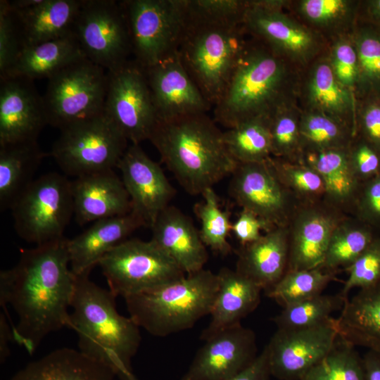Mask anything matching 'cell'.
<instances>
[{
  "label": "cell",
  "instance_id": "obj_46",
  "mask_svg": "<svg viewBox=\"0 0 380 380\" xmlns=\"http://www.w3.org/2000/svg\"><path fill=\"white\" fill-rule=\"evenodd\" d=\"M187 14L213 21L243 23L248 1L184 0Z\"/></svg>",
  "mask_w": 380,
  "mask_h": 380
},
{
  "label": "cell",
  "instance_id": "obj_22",
  "mask_svg": "<svg viewBox=\"0 0 380 380\" xmlns=\"http://www.w3.org/2000/svg\"><path fill=\"white\" fill-rule=\"evenodd\" d=\"M74 215L80 225L128 214L129 196L113 170L77 177L72 181Z\"/></svg>",
  "mask_w": 380,
  "mask_h": 380
},
{
  "label": "cell",
  "instance_id": "obj_10",
  "mask_svg": "<svg viewBox=\"0 0 380 380\" xmlns=\"http://www.w3.org/2000/svg\"><path fill=\"white\" fill-rule=\"evenodd\" d=\"M109 291L124 298L184 277L186 274L153 241L126 239L99 265Z\"/></svg>",
  "mask_w": 380,
  "mask_h": 380
},
{
  "label": "cell",
  "instance_id": "obj_16",
  "mask_svg": "<svg viewBox=\"0 0 380 380\" xmlns=\"http://www.w3.org/2000/svg\"><path fill=\"white\" fill-rule=\"evenodd\" d=\"M204 341L181 380H225L246 369L258 355L255 333L241 324Z\"/></svg>",
  "mask_w": 380,
  "mask_h": 380
},
{
  "label": "cell",
  "instance_id": "obj_35",
  "mask_svg": "<svg viewBox=\"0 0 380 380\" xmlns=\"http://www.w3.org/2000/svg\"><path fill=\"white\" fill-rule=\"evenodd\" d=\"M223 140L239 163L267 160L272 157L270 115L254 117L227 129Z\"/></svg>",
  "mask_w": 380,
  "mask_h": 380
},
{
  "label": "cell",
  "instance_id": "obj_56",
  "mask_svg": "<svg viewBox=\"0 0 380 380\" xmlns=\"http://www.w3.org/2000/svg\"><path fill=\"white\" fill-rule=\"evenodd\" d=\"M343 340L355 346H362L380 353V341L362 336L350 337Z\"/></svg>",
  "mask_w": 380,
  "mask_h": 380
},
{
  "label": "cell",
  "instance_id": "obj_12",
  "mask_svg": "<svg viewBox=\"0 0 380 380\" xmlns=\"http://www.w3.org/2000/svg\"><path fill=\"white\" fill-rule=\"evenodd\" d=\"M72 33L86 58L106 71L129 61L132 45L122 1L82 0Z\"/></svg>",
  "mask_w": 380,
  "mask_h": 380
},
{
  "label": "cell",
  "instance_id": "obj_4",
  "mask_svg": "<svg viewBox=\"0 0 380 380\" xmlns=\"http://www.w3.org/2000/svg\"><path fill=\"white\" fill-rule=\"evenodd\" d=\"M262 43H247L213 107V120L227 129L254 117L270 115L286 101L289 72L285 58Z\"/></svg>",
  "mask_w": 380,
  "mask_h": 380
},
{
  "label": "cell",
  "instance_id": "obj_21",
  "mask_svg": "<svg viewBox=\"0 0 380 380\" xmlns=\"http://www.w3.org/2000/svg\"><path fill=\"white\" fill-rule=\"evenodd\" d=\"M243 25L273 51L284 58L306 63L317 51V41L308 28L293 20L281 10L248 1Z\"/></svg>",
  "mask_w": 380,
  "mask_h": 380
},
{
  "label": "cell",
  "instance_id": "obj_5",
  "mask_svg": "<svg viewBox=\"0 0 380 380\" xmlns=\"http://www.w3.org/2000/svg\"><path fill=\"white\" fill-rule=\"evenodd\" d=\"M243 23L191 16L184 6L178 54L185 70L214 107L221 98L247 42Z\"/></svg>",
  "mask_w": 380,
  "mask_h": 380
},
{
  "label": "cell",
  "instance_id": "obj_24",
  "mask_svg": "<svg viewBox=\"0 0 380 380\" xmlns=\"http://www.w3.org/2000/svg\"><path fill=\"white\" fill-rule=\"evenodd\" d=\"M144 222L132 212L96 221L82 233L68 240L70 269L75 276L89 274L103 257L126 240Z\"/></svg>",
  "mask_w": 380,
  "mask_h": 380
},
{
  "label": "cell",
  "instance_id": "obj_45",
  "mask_svg": "<svg viewBox=\"0 0 380 380\" xmlns=\"http://www.w3.org/2000/svg\"><path fill=\"white\" fill-rule=\"evenodd\" d=\"M346 271L348 276L340 292L345 299L353 289H366L380 281V234Z\"/></svg>",
  "mask_w": 380,
  "mask_h": 380
},
{
  "label": "cell",
  "instance_id": "obj_25",
  "mask_svg": "<svg viewBox=\"0 0 380 380\" xmlns=\"http://www.w3.org/2000/svg\"><path fill=\"white\" fill-rule=\"evenodd\" d=\"M236 270L266 291L286 272L289 240L287 226L275 227L255 241L241 246Z\"/></svg>",
  "mask_w": 380,
  "mask_h": 380
},
{
  "label": "cell",
  "instance_id": "obj_39",
  "mask_svg": "<svg viewBox=\"0 0 380 380\" xmlns=\"http://www.w3.org/2000/svg\"><path fill=\"white\" fill-rule=\"evenodd\" d=\"M201 195L203 201L194 205V211L201 222L199 233L202 241L214 252L227 255L232 251L228 241L232 223L230 213L221 208L213 188L207 189Z\"/></svg>",
  "mask_w": 380,
  "mask_h": 380
},
{
  "label": "cell",
  "instance_id": "obj_40",
  "mask_svg": "<svg viewBox=\"0 0 380 380\" xmlns=\"http://www.w3.org/2000/svg\"><path fill=\"white\" fill-rule=\"evenodd\" d=\"M345 298L338 294H319L283 308L273 321L277 329L312 327L331 319L341 310Z\"/></svg>",
  "mask_w": 380,
  "mask_h": 380
},
{
  "label": "cell",
  "instance_id": "obj_48",
  "mask_svg": "<svg viewBox=\"0 0 380 380\" xmlns=\"http://www.w3.org/2000/svg\"><path fill=\"white\" fill-rule=\"evenodd\" d=\"M21 46L8 1H0V77L13 65Z\"/></svg>",
  "mask_w": 380,
  "mask_h": 380
},
{
  "label": "cell",
  "instance_id": "obj_43",
  "mask_svg": "<svg viewBox=\"0 0 380 380\" xmlns=\"http://www.w3.org/2000/svg\"><path fill=\"white\" fill-rule=\"evenodd\" d=\"M270 161L281 181L300 204L323 201L324 184L315 169L304 163H291L274 157Z\"/></svg>",
  "mask_w": 380,
  "mask_h": 380
},
{
  "label": "cell",
  "instance_id": "obj_11",
  "mask_svg": "<svg viewBox=\"0 0 380 380\" xmlns=\"http://www.w3.org/2000/svg\"><path fill=\"white\" fill-rule=\"evenodd\" d=\"M132 53L142 68L177 53L184 23V0H125Z\"/></svg>",
  "mask_w": 380,
  "mask_h": 380
},
{
  "label": "cell",
  "instance_id": "obj_26",
  "mask_svg": "<svg viewBox=\"0 0 380 380\" xmlns=\"http://www.w3.org/2000/svg\"><path fill=\"white\" fill-rule=\"evenodd\" d=\"M82 2V0H42L27 9L10 8L21 49L72 34Z\"/></svg>",
  "mask_w": 380,
  "mask_h": 380
},
{
  "label": "cell",
  "instance_id": "obj_33",
  "mask_svg": "<svg viewBox=\"0 0 380 380\" xmlns=\"http://www.w3.org/2000/svg\"><path fill=\"white\" fill-rule=\"evenodd\" d=\"M335 319L342 339L362 336L380 341V281L348 297Z\"/></svg>",
  "mask_w": 380,
  "mask_h": 380
},
{
  "label": "cell",
  "instance_id": "obj_1",
  "mask_svg": "<svg viewBox=\"0 0 380 380\" xmlns=\"http://www.w3.org/2000/svg\"><path fill=\"white\" fill-rule=\"evenodd\" d=\"M65 237L21 251L18 264L0 273V303L15 310L13 340L32 355L50 333L69 327L76 277Z\"/></svg>",
  "mask_w": 380,
  "mask_h": 380
},
{
  "label": "cell",
  "instance_id": "obj_52",
  "mask_svg": "<svg viewBox=\"0 0 380 380\" xmlns=\"http://www.w3.org/2000/svg\"><path fill=\"white\" fill-rule=\"evenodd\" d=\"M272 228L253 213L241 209L236 220L232 223L231 230L243 246L258 240L262 235V231L266 232Z\"/></svg>",
  "mask_w": 380,
  "mask_h": 380
},
{
  "label": "cell",
  "instance_id": "obj_54",
  "mask_svg": "<svg viewBox=\"0 0 380 380\" xmlns=\"http://www.w3.org/2000/svg\"><path fill=\"white\" fill-rule=\"evenodd\" d=\"M362 357L366 380H380V353L368 349Z\"/></svg>",
  "mask_w": 380,
  "mask_h": 380
},
{
  "label": "cell",
  "instance_id": "obj_50",
  "mask_svg": "<svg viewBox=\"0 0 380 380\" xmlns=\"http://www.w3.org/2000/svg\"><path fill=\"white\" fill-rule=\"evenodd\" d=\"M348 153L351 169L360 182L380 174V156L358 136L353 138Z\"/></svg>",
  "mask_w": 380,
  "mask_h": 380
},
{
  "label": "cell",
  "instance_id": "obj_2",
  "mask_svg": "<svg viewBox=\"0 0 380 380\" xmlns=\"http://www.w3.org/2000/svg\"><path fill=\"white\" fill-rule=\"evenodd\" d=\"M148 140L191 195L213 188L239 164L224 144L223 132L206 113L158 119Z\"/></svg>",
  "mask_w": 380,
  "mask_h": 380
},
{
  "label": "cell",
  "instance_id": "obj_9",
  "mask_svg": "<svg viewBox=\"0 0 380 380\" xmlns=\"http://www.w3.org/2000/svg\"><path fill=\"white\" fill-rule=\"evenodd\" d=\"M127 141L103 113L61 130L50 155L64 173L77 178L113 170Z\"/></svg>",
  "mask_w": 380,
  "mask_h": 380
},
{
  "label": "cell",
  "instance_id": "obj_47",
  "mask_svg": "<svg viewBox=\"0 0 380 380\" xmlns=\"http://www.w3.org/2000/svg\"><path fill=\"white\" fill-rule=\"evenodd\" d=\"M349 215L380 233V174L360 183Z\"/></svg>",
  "mask_w": 380,
  "mask_h": 380
},
{
  "label": "cell",
  "instance_id": "obj_23",
  "mask_svg": "<svg viewBox=\"0 0 380 380\" xmlns=\"http://www.w3.org/2000/svg\"><path fill=\"white\" fill-rule=\"evenodd\" d=\"M153 241L186 274L204 269L208 253L191 220L179 209L169 205L157 217Z\"/></svg>",
  "mask_w": 380,
  "mask_h": 380
},
{
  "label": "cell",
  "instance_id": "obj_8",
  "mask_svg": "<svg viewBox=\"0 0 380 380\" xmlns=\"http://www.w3.org/2000/svg\"><path fill=\"white\" fill-rule=\"evenodd\" d=\"M108 72L87 58L48 79L43 100L47 123L60 130L103 113Z\"/></svg>",
  "mask_w": 380,
  "mask_h": 380
},
{
  "label": "cell",
  "instance_id": "obj_32",
  "mask_svg": "<svg viewBox=\"0 0 380 380\" xmlns=\"http://www.w3.org/2000/svg\"><path fill=\"white\" fill-rule=\"evenodd\" d=\"M307 98L311 110L324 113L350 127L355 134L352 120L353 95L336 77L328 60L318 61L312 68L307 82Z\"/></svg>",
  "mask_w": 380,
  "mask_h": 380
},
{
  "label": "cell",
  "instance_id": "obj_27",
  "mask_svg": "<svg viewBox=\"0 0 380 380\" xmlns=\"http://www.w3.org/2000/svg\"><path fill=\"white\" fill-rule=\"evenodd\" d=\"M218 289L210 313V321L201 339L241 324L260 302L262 290L236 270L222 267L217 273Z\"/></svg>",
  "mask_w": 380,
  "mask_h": 380
},
{
  "label": "cell",
  "instance_id": "obj_42",
  "mask_svg": "<svg viewBox=\"0 0 380 380\" xmlns=\"http://www.w3.org/2000/svg\"><path fill=\"white\" fill-rule=\"evenodd\" d=\"M355 347L340 338L300 380H366L362 357Z\"/></svg>",
  "mask_w": 380,
  "mask_h": 380
},
{
  "label": "cell",
  "instance_id": "obj_6",
  "mask_svg": "<svg viewBox=\"0 0 380 380\" xmlns=\"http://www.w3.org/2000/svg\"><path fill=\"white\" fill-rule=\"evenodd\" d=\"M218 277L202 270L125 298L129 317L150 334L165 337L193 327L210 315Z\"/></svg>",
  "mask_w": 380,
  "mask_h": 380
},
{
  "label": "cell",
  "instance_id": "obj_13",
  "mask_svg": "<svg viewBox=\"0 0 380 380\" xmlns=\"http://www.w3.org/2000/svg\"><path fill=\"white\" fill-rule=\"evenodd\" d=\"M108 72L103 114L132 144L148 139L157 115L144 69L134 60Z\"/></svg>",
  "mask_w": 380,
  "mask_h": 380
},
{
  "label": "cell",
  "instance_id": "obj_20",
  "mask_svg": "<svg viewBox=\"0 0 380 380\" xmlns=\"http://www.w3.org/2000/svg\"><path fill=\"white\" fill-rule=\"evenodd\" d=\"M144 70L157 120L206 113L211 108L183 66L178 51Z\"/></svg>",
  "mask_w": 380,
  "mask_h": 380
},
{
  "label": "cell",
  "instance_id": "obj_7",
  "mask_svg": "<svg viewBox=\"0 0 380 380\" xmlns=\"http://www.w3.org/2000/svg\"><path fill=\"white\" fill-rule=\"evenodd\" d=\"M18 235L36 246L64 238L74 215L72 182L57 172L35 179L11 208Z\"/></svg>",
  "mask_w": 380,
  "mask_h": 380
},
{
  "label": "cell",
  "instance_id": "obj_18",
  "mask_svg": "<svg viewBox=\"0 0 380 380\" xmlns=\"http://www.w3.org/2000/svg\"><path fill=\"white\" fill-rule=\"evenodd\" d=\"M347 215L324 201L299 205L287 225L289 254L286 272L321 267L333 231Z\"/></svg>",
  "mask_w": 380,
  "mask_h": 380
},
{
  "label": "cell",
  "instance_id": "obj_17",
  "mask_svg": "<svg viewBox=\"0 0 380 380\" xmlns=\"http://www.w3.org/2000/svg\"><path fill=\"white\" fill-rule=\"evenodd\" d=\"M129 196L132 210L151 228L175 195V189L158 163L139 144L129 146L118 167Z\"/></svg>",
  "mask_w": 380,
  "mask_h": 380
},
{
  "label": "cell",
  "instance_id": "obj_53",
  "mask_svg": "<svg viewBox=\"0 0 380 380\" xmlns=\"http://www.w3.org/2000/svg\"><path fill=\"white\" fill-rule=\"evenodd\" d=\"M272 376L266 347L243 371L225 380H270Z\"/></svg>",
  "mask_w": 380,
  "mask_h": 380
},
{
  "label": "cell",
  "instance_id": "obj_30",
  "mask_svg": "<svg viewBox=\"0 0 380 380\" xmlns=\"http://www.w3.org/2000/svg\"><path fill=\"white\" fill-rule=\"evenodd\" d=\"M86 57L73 33L24 48L2 77H23L32 80L49 79L56 72Z\"/></svg>",
  "mask_w": 380,
  "mask_h": 380
},
{
  "label": "cell",
  "instance_id": "obj_36",
  "mask_svg": "<svg viewBox=\"0 0 380 380\" xmlns=\"http://www.w3.org/2000/svg\"><path fill=\"white\" fill-rule=\"evenodd\" d=\"M300 134L303 156L310 153L347 148L355 136L348 125L314 110L300 113Z\"/></svg>",
  "mask_w": 380,
  "mask_h": 380
},
{
  "label": "cell",
  "instance_id": "obj_38",
  "mask_svg": "<svg viewBox=\"0 0 380 380\" xmlns=\"http://www.w3.org/2000/svg\"><path fill=\"white\" fill-rule=\"evenodd\" d=\"M336 274L322 267L288 271L266 291L267 296L284 308L322 294L327 285L336 279Z\"/></svg>",
  "mask_w": 380,
  "mask_h": 380
},
{
  "label": "cell",
  "instance_id": "obj_57",
  "mask_svg": "<svg viewBox=\"0 0 380 380\" xmlns=\"http://www.w3.org/2000/svg\"><path fill=\"white\" fill-rule=\"evenodd\" d=\"M367 13L373 25L380 27V0L367 2Z\"/></svg>",
  "mask_w": 380,
  "mask_h": 380
},
{
  "label": "cell",
  "instance_id": "obj_28",
  "mask_svg": "<svg viewBox=\"0 0 380 380\" xmlns=\"http://www.w3.org/2000/svg\"><path fill=\"white\" fill-rule=\"evenodd\" d=\"M107 365L79 350L63 348L30 362L9 380H113Z\"/></svg>",
  "mask_w": 380,
  "mask_h": 380
},
{
  "label": "cell",
  "instance_id": "obj_31",
  "mask_svg": "<svg viewBox=\"0 0 380 380\" xmlns=\"http://www.w3.org/2000/svg\"><path fill=\"white\" fill-rule=\"evenodd\" d=\"M46 153L37 141L0 146V210L11 209L35 179L34 175Z\"/></svg>",
  "mask_w": 380,
  "mask_h": 380
},
{
  "label": "cell",
  "instance_id": "obj_3",
  "mask_svg": "<svg viewBox=\"0 0 380 380\" xmlns=\"http://www.w3.org/2000/svg\"><path fill=\"white\" fill-rule=\"evenodd\" d=\"M76 277L68 328L78 336L79 350L111 368L122 380H138L132 360L141 343L139 327L119 314L115 296L89 279Z\"/></svg>",
  "mask_w": 380,
  "mask_h": 380
},
{
  "label": "cell",
  "instance_id": "obj_49",
  "mask_svg": "<svg viewBox=\"0 0 380 380\" xmlns=\"http://www.w3.org/2000/svg\"><path fill=\"white\" fill-rule=\"evenodd\" d=\"M329 62L340 83L351 90L355 87L358 76V61L352 39L338 40L332 48Z\"/></svg>",
  "mask_w": 380,
  "mask_h": 380
},
{
  "label": "cell",
  "instance_id": "obj_44",
  "mask_svg": "<svg viewBox=\"0 0 380 380\" xmlns=\"http://www.w3.org/2000/svg\"><path fill=\"white\" fill-rule=\"evenodd\" d=\"M298 12L308 23L319 27H336L352 20L356 4L348 0H302Z\"/></svg>",
  "mask_w": 380,
  "mask_h": 380
},
{
  "label": "cell",
  "instance_id": "obj_14",
  "mask_svg": "<svg viewBox=\"0 0 380 380\" xmlns=\"http://www.w3.org/2000/svg\"><path fill=\"white\" fill-rule=\"evenodd\" d=\"M270 158L239 163L231 175L229 191L241 209L253 213L272 227L287 226L300 204L279 179Z\"/></svg>",
  "mask_w": 380,
  "mask_h": 380
},
{
  "label": "cell",
  "instance_id": "obj_29",
  "mask_svg": "<svg viewBox=\"0 0 380 380\" xmlns=\"http://www.w3.org/2000/svg\"><path fill=\"white\" fill-rule=\"evenodd\" d=\"M302 163L322 177L325 188L323 201L349 215L361 182L351 169L348 148L307 153Z\"/></svg>",
  "mask_w": 380,
  "mask_h": 380
},
{
  "label": "cell",
  "instance_id": "obj_34",
  "mask_svg": "<svg viewBox=\"0 0 380 380\" xmlns=\"http://www.w3.org/2000/svg\"><path fill=\"white\" fill-rule=\"evenodd\" d=\"M380 233L350 216H346L335 227L321 267L336 272L346 270Z\"/></svg>",
  "mask_w": 380,
  "mask_h": 380
},
{
  "label": "cell",
  "instance_id": "obj_37",
  "mask_svg": "<svg viewBox=\"0 0 380 380\" xmlns=\"http://www.w3.org/2000/svg\"><path fill=\"white\" fill-rule=\"evenodd\" d=\"M358 61L355 88L367 99L380 98V27H360L352 38Z\"/></svg>",
  "mask_w": 380,
  "mask_h": 380
},
{
  "label": "cell",
  "instance_id": "obj_15",
  "mask_svg": "<svg viewBox=\"0 0 380 380\" xmlns=\"http://www.w3.org/2000/svg\"><path fill=\"white\" fill-rule=\"evenodd\" d=\"M339 338L334 317L312 327L277 329L265 346L272 376L300 380Z\"/></svg>",
  "mask_w": 380,
  "mask_h": 380
},
{
  "label": "cell",
  "instance_id": "obj_55",
  "mask_svg": "<svg viewBox=\"0 0 380 380\" xmlns=\"http://www.w3.org/2000/svg\"><path fill=\"white\" fill-rule=\"evenodd\" d=\"M8 317L5 313L0 315V360L4 362L9 355L8 344L13 339L12 326L7 321Z\"/></svg>",
  "mask_w": 380,
  "mask_h": 380
},
{
  "label": "cell",
  "instance_id": "obj_51",
  "mask_svg": "<svg viewBox=\"0 0 380 380\" xmlns=\"http://www.w3.org/2000/svg\"><path fill=\"white\" fill-rule=\"evenodd\" d=\"M380 156V98H369L359 120L356 122L355 134Z\"/></svg>",
  "mask_w": 380,
  "mask_h": 380
},
{
  "label": "cell",
  "instance_id": "obj_19",
  "mask_svg": "<svg viewBox=\"0 0 380 380\" xmlns=\"http://www.w3.org/2000/svg\"><path fill=\"white\" fill-rule=\"evenodd\" d=\"M0 146L37 141L48 125L43 96L23 77H0Z\"/></svg>",
  "mask_w": 380,
  "mask_h": 380
},
{
  "label": "cell",
  "instance_id": "obj_41",
  "mask_svg": "<svg viewBox=\"0 0 380 380\" xmlns=\"http://www.w3.org/2000/svg\"><path fill=\"white\" fill-rule=\"evenodd\" d=\"M300 113L286 101L270 114L272 157L291 163H302L303 153L300 134Z\"/></svg>",
  "mask_w": 380,
  "mask_h": 380
}]
</instances>
